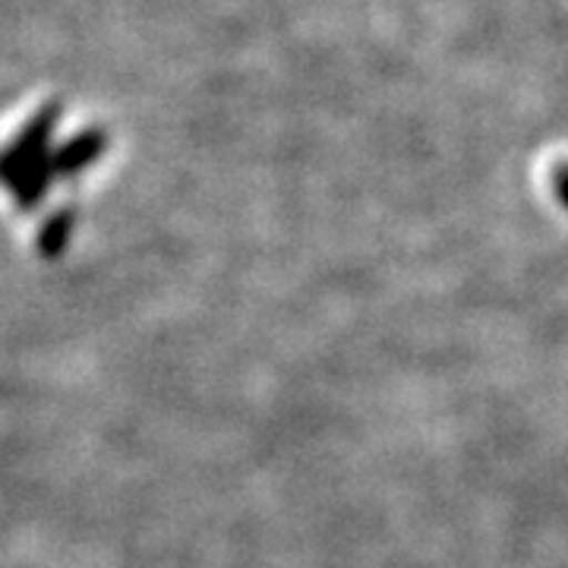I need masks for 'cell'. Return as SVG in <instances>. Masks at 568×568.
Returning <instances> with one entry per match:
<instances>
[{
  "instance_id": "cell-1",
  "label": "cell",
  "mask_w": 568,
  "mask_h": 568,
  "mask_svg": "<svg viewBox=\"0 0 568 568\" xmlns=\"http://www.w3.org/2000/svg\"><path fill=\"white\" fill-rule=\"evenodd\" d=\"M54 121H58V104L39 111L20 133V140L10 149H3V155H0V183H7L17 193L22 209L39 205L58 174L51 145H48L51 133H54Z\"/></svg>"
},
{
  "instance_id": "cell-2",
  "label": "cell",
  "mask_w": 568,
  "mask_h": 568,
  "mask_svg": "<svg viewBox=\"0 0 568 568\" xmlns=\"http://www.w3.org/2000/svg\"><path fill=\"white\" fill-rule=\"evenodd\" d=\"M104 149V136L102 133H80L73 140L63 145L61 152H54V171L58 174H80L82 168L95 162L102 155Z\"/></svg>"
}]
</instances>
